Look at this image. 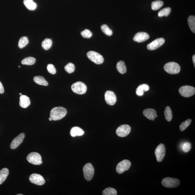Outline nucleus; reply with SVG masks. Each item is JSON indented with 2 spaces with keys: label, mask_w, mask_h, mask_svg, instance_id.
<instances>
[{
  "label": "nucleus",
  "mask_w": 195,
  "mask_h": 195,
  "mask_svg": "<svg viewBox=\"0 0 195 195\" xmlns=\"http://www.w3.org/2000/svg\"><path fill=\"white\" fill-rule=\"evenodd\" d=\"M84 134V131L81 128L77 126H75L72 128L70 131V134L72 137L82 136Z\"/></svg>",
  "instance_id": "obj_19"
},
{
  "label": "nucleus",
  "mask_w": 195,
  "mask_h": 195,
  "mask_svg": "<svg viewBox=\"0 0 195 195\" xmlns=\"http://www.w3.org/2000/svg\"><path fill=\"white\" fill-rule=\"evenodd\" d=\"M165 119L168 122H170L173 118V113L170 107L167 106L164 111Z\"/></svg>",
  "instance_id": "obj_25"
},
{
  "label": "nucleus",
  "mask_w": 195,
  "mask_h": 195,
  "mask_svg": "<svg viewBox=\"0 0 195 195\" xmlns=\"http://www.w3.org/2000/svg\"><path fill=\"white\" fill-rule=\"evenodd\" d=\"M102 31L108 36H111L112 34V31L111 29L106 25L104 24L101 27Z\"/></svg>",
  "instance_id": "obj_33"
},
{
  "label": "nucleus",
  "mask_w": 195,
  "mask_h": 195,
  "mask_svg": "<svg viewBox=\"0 0 195 195\" xmlns=\"http://www.w3.org/2000/svg\"><path fill=\"white\" fill-rule=\"evenodd\" d=\"M67 111L62 107H55L51 110L50 117L52 120L57 121L61 120L66 116Z\"/></svg>",
  "instance_id": "obj_1"
},
{
  "label": "nucleus",
  "mask_w": 195,
  "mask_h": 195,
  "mask_svg": "<svg viewBox=\"0 0 195 195\" xmlns=\"http://www.w3.org/2000/svg\"><path fill=\"white\" fill-rule=\"evenodd\" d=\"M27 159L29 163L33 164L39 165L43 163L41 156L37 152L30 153L28 155Z\"/></svg>",
  "instance_id": "obj_6"
},
{
  "label": "nucleus",
  "mask_w": 195,
  "mask_h": 195,
  "mask_svg": "<svg viewBox=\"0 0 195 195\" xmlns=\"http://www.w3.org/2000/svg\"><path fill=\"white\" fill-rule=\"evenodd\" d=\"M193 64H194V67L195 66V55H194L193 57Z\"/></svg>",
  "instance_id": "obj_40"
},
{
  "label": "nucleus",
  "mask_w": 195,
  "mask_h": 195,
  "mask_svg": "<svg viewBox=\"0 0 195 195\" xmlns=\"http://www.w3.org/2000/svg\"><path fill=\"white\" fill-rule=\"evenodd\" d=\"M143 115L150 120H154L157 117L156 111L152 108H147L143 111Z\"/></svg>",
  "instance_id": "obj_17"
},
{
  "label": "nucleus",
  "mask_w": 195,
  "mask_h": 195,
  "mask_svg": "<svg viewBox=\"0 0 195 195\" xmlns=\"http://www.w3.org/2000/svg\"><path fill=\"white\" fill-rule=\"evenodd\" d=\"M83 171L84 177L86 180L90 181L93 177L94 169L93 166L90 163H87L84 166Z\"/></svg>",
  "instance_id": "obj_4"
},
{
  "label": "nucleus",
  "mask_w": 195,
  "mask_h": 195,
  "mask_svg": "<svg viewBox=\"0 0 195 195\" xmlns=\"http://www.w3.org/2000/svg\"><path fill=\"white\" fill-rule=\"evenodd\" d=\"M49 120H50V121H52V119L50 117H49Z\"/></svg>",
  "instance_id": "obj_41"
},
{
  "label": "nucleus",
  "mask_w": 195,
  "mask_h": 195,
  "mask_svg": "<svg viewBox=\"0 0 195 195\" xmlns=\"http://www.w3.org/2000/svg\"><path fill=\"white\" fill-rule=\"evenodd\" d=\"M105 98L106 103L110 106L115 105L117 101L115 93L111 91H108L105 93Z\"/></svg>",
  "instance_id": "obj_14"
},
{
  "label": "nucleus",
  "mask_w": 195,
  "mask_h": 195,
  "mask_svg": "<svg viewBox=\"0 0 195 195\" xmlns=\"http://www.w3.org/2000/svg\"><path fill=\"white\" fill-rule=\"evenodd\" d=\"M171 8L169 7H168L165 8L160 10L158 15L160 17L168 16L171 13Z\"/></svg>",
  "instance_id": "obj_30"
},
{
  "label": "nucleus",
  "mask_w": 195,
  "mask_h": 195,
  "mask_svg": "<svg viewBox=\"0 0 195 195\" xmlns=\"http://www.w3.org/2000/svg\"><path fill=\"white\" fill-rule=\"evenodd\" d=\"M19 67L20 68V66H19Z\"/></svg>",
  "instance_id": "obj_44"
},
{
  "label": "nucleus",
  "mask_w": 195,
  "mask_h": 195,
  "mask_svg": "<svg viewBox=\"0 0 195 195\" xmlns=\"http://www.w3.org/2000/svg\"><path fill=\"white\" fill-rule=\"evenodd\" d=\"M52 40L49 38L45 39L42 42V46L45 50H48L52 47Z\"/></svg>",
  "instance_id": "obj_27"
},
{
  "label": "nucleus",
  "mask_w": 195,
  "mask_h": 195,
  "mask_svg": "<svg viewBox=\"0 0 195 195\" xmlns=\"http://www.w3.org/2000/svg\"><path fill=\"white\" fill-rule=\"evenodd\" d=\"M17 195H23V194H17Z\"/></svg>",
  "instance_id": "obj_42"
},
{
  "label": "nucleus",
  "mask_w": 195,
  "mask_h": 195,
  "mask_svg": "<svg viewBox=\"0 0 195 195\" xmlns=\"http://www.w3.org/2000/svg\"><path fill=\"white\" fill-rule=\"evenodd\" d=\"M75 66L73 63H69L65 66V69L68 73H71L75 71Z\"/></svg>",
  "instance_id": "obj_35"
},
{
  "label": "nucleus",
  "mask_w": 195,
  "mask_h": 195,
  "mask_svg": "<svg viewBox=\"0 0 195 195\" xmlns=\"http://www.w3.org/2000/svg\"><path fill=\"white\" fill-rule=\"evenodd\" d=\"M117 191L112 188H108L105 189L102 192L103 195H117Z\"/></svg>",
  "instance_id": "obj_32"
},
{
  "label": "nucleus",
  "mask_w": 195,
  "mask_h": 195,
  "mask_svg": "<svg viewBox=\"0 0 195 195\" xmlns=\"http://www.w3.org/2000/svg\"><path fill=\"white\" fill-rule=\"evenodd\" d=\"M166 154V147L163 143H161L156 148L155 154L158 162H161L164 159Z\"/></svg>",
  "instance_id": "obj_9"
},
{
  "label": "nucleus",
  "mask_w": 195,
  "mask_h": 195,
  "mask_svg": "<svg viewBox=\"0 0 195 195\" xmlns=\"http://www.w3.org/2000/svg\"><path fill=\"white\" fill-rule=\"evenodd\" d=\"M179 93L184 97H191L195 94V89L194 87L190 86H182L179 89Z\"/></svg>",
  "instance_id": "obj_8"
},
{
  "label": "nucleus",
  "mask_w": 195,
  "mask_h": 195,
  "mask_svg": "<svg viewBox=\"0 0 195 195\" xmlns=\"http://www.w3.org/2000/svg\"><path fill=\"white\" fill-rule=\"evenodd\" d=\"M150 37L148 33L144 32H138L135 34L133 40L138 43H142L148 40Z\"/></svg>",
  "instance_id": "obj_16"
},
{
  "label": "nucleus",
  "mask_w": 195,
  "mask_h": 195,
  "mask_svg": "<svg viewBox=\"0 0 195 195\" xmlns=\"http://www.w3.org/2000/svg\"><path fill=\"white\" fill-rule=\"evenodd\" d=\"M4 93V88L2 83L0 81V94H2Z\"/></svg>",
  "instance_id": "obj_39"
},
{
  "label": "nucleus",
  "mask_w": 195,
  "mask_h": 195,
  "mask_svg": "<svg viewBox=\"0 0 195 195\" xmlns=\"http://www.w3.org/2000/svg\"><path fill=\"white\" fill-rule=\"evenodd\" d=\"M165 41V40L163 38H157L147 45V49L150 50H156L164 44Z\"/></svg>",
  "instance_id": "obj_13"
},
{
  "label": "nucleus",
  "mask_w": 195,
  "mask_h": 195,
  "mask_svg": "<svg viewBox=\"0 0 195 195\" xmlns=\"http://www.w3.org/2000/svg\"><path fill=\"white\" fill-rule=\"evenodd\" d=\"M164 3L161 1H153L152 3V8L153 10H157L163 6Z\"/></svg>",
  "instance_id": "obj_31"
},
{
  "label": "nucleus",
  "mask_w": 195,
  "mask_h": 195,
  "mask_svg": "<svg viewBox=\"0 0 195 195\" xmlns=\"http://www.w3.org/2000/svg\"><path fill=\"white\" fill-rule=\"evenodd\" d=\"M164 69L167 73L170 74H176L180 71V66L178 63L174 62L166 63L164 65Z\"/></svg>",
  "instance_id": "obj_2"
},
{
  "label": "nucleus",
  "mask_w": 195,
  "mask_h": 195,
  "mask_svg": "<svg viewBox=\"0 0 195 195\" xmlns=\"http://www.w3.org/2000/svg\"><path fill=\"white\" fill-rule=\"evenodd\" d=\"M191 120L190 119H187L185 122L182 123L180 126V129L181 131H183L188 127L191 124Z\"/></svg>",
  "instance_id": "obj_34"
},
{
  "label": "nucleus",
  "mask_w": 195,
  "mask_h": 195,
  "mask_svg": "<svg viewBox=\"0 0 195 195\" xmlns=\"http://www.w3.org/2000/svg\"><path fill=\"white\" fill-rule=\"evenodd\" d=\"M188 23L190 28L193 33H195V17L194 16H190L188 18Z\"/></svg>",
  "instance_id": "obj_26"
},
{
  "label": "nucleus",
  "mask_w": 195,
  "mask_h": 195,
  "mask_svg": "<svg viewBox=\"0 0 195 195\" xmlns=\"http://www.w3.org/2000/svg\"><path fill=\"white\" fill-rule=\"evenodd\" d=\"M19 94H20V96L22 95V93H20Z\"/></svg>",
  "instance_id": "obj_43"
},
{
  "label": "nucleus",
  "mask_w": 195,
  "mask_h": 195,
  "mask_svg": "<svg viewBox=\"0 0 195 195\" xmlns=\"http://www.w3.org/2000/svg\"><path fill=\"white\" fill-rule=\"evenodd\" d=\"M131 165V161L128 160H124L117 164L116 171L119 174H122L129 169Z\"/></svg>",
  "instance_id": "obj_10"
},
{
  "label": "nucleus",
  "mask_w": 195,
  "mask_h": 195,
  "mask_svg": "<svg viewBox=\"0 0 195 195\" xmlns=\"http://www.w3.org/2000/svg\"><path fill=\"white\" fill-rule=\"evenodd\" d=\"M34 81L38 85L47 86L48 85V82L46 81L43 77L41 76H35L34 77Z\"/></svg>",
  "instance_id": "obj_23"
},
{
  "label": "nucleus",
  "mask_w": 195,
  "mask_h": 195,
  "mask_svg": "<svg viewBox=\"0 0 195 195\" xmlns=\"http://www.w3.org/2000/svg\"><path fill=\"white\" fill-rule=\"evenodd\" d=\"M29 43V40L27 37H22L19 41L18 46L19 48L22 49L26 46Z\"/></svg>",
  "instance_id": "obj_28"
},
{
  "label": "nucleus",
  "mask_w": 195,
  "mask_h": 195,
  "mask_svg": "<svg viewBox=\"0 0 195 195\" xmlns=\"http://www.w3.org/2000/svg\"><path fill=\"white\" fill-rule=\"evenodd\" d=\"M71 89L73 92L78 94H85L87 91V87L85 84L81 82H77L72 85Z\"/></svg>",
  "instance_id": "obj_5"
},
{
  "label": "nucleus",
  "mask_w": 195,
  "mask_h": 195,
  "mask_svg": "<svg viewBox=\"0 0 195 195\" xmlns=\"http://www.w3.org/2000/svg\"><path fill=\"white\" fill-rule=\"evenodd\" d=\"M117 68L119 73L122 74L125 73L126 72V68L124 61H120L117 63Z\"/></svg>",
  "instance_id": "obj_22"
},
{
  "label": "nucleus",
  "mask_w": 195,
  "mask_h": 195,
  "mask_svg": "<svg viewBox=\"0 0 195 195\" xmlns=\"http://www.w3.org/2000/svg\"><path fill=\"white\" fill-rule=\"evenodd\" d=\"M9 173L8 169L3 168L0 171V185L6 180Z\"/></svg>",
  "instance_id": "obj_21"
},
{
  "label": "nucleus",
  "mask_w": 195,
  "mask_h": 195,
  "mask_svg": "<svg viewBox=\"0 0 195 195\" xmlns=\"http://www.w3.org/2000/svg\"><path fill=\"white\" fill-rule=\"evenodd\" d=\"M24 4L26 7L30 10H34L37 7L36 3L33 2V0H24Z\"/></svg>",
  "instance_id": "obj_24"
},
{
  "label": "nucleus",
  "mask_w": 195,
  "mask_h": 195,
  "mask_svg": "<svg viewBox=\"0 0 195 195\" xmlns=\"http://www.w3.org/2000/svg\"><path fill=\"white\" fill-rule=\"evenodd\" d=\"M131 131V127L127 124L119 126L116 130V133L119 137H124L128 136Z\"/></svg>",
  "instance_id": "obj_11"
},
{
  "label": "nucleus",
  "mask_w": 195,
  "mask_h": 195,
  "mask_svg": "<svg viewBox=\"0 0 195 195\" xmlns=\"http://www.w3.org/2000/svg\"><path fill=\"white\" fill-rule=\"evenodd\" d=\"M21 107L23 108H28L31 104V101L28 96L25 95L21 96L20 98V103Z\"/></svg>",
  "instance_id": "obj_18"
},
{
  "label": "nucleus",
  "mask_w": 195,
  "mask_h": 195,
  "mask_svg": "<svg viewBox=\"0 0 195 195\" xmlns=\"http://www.w3.org/2000/svg\"><path fill=\"white\" fill-rule=\"evenodd\" d=\"M47 69L49 73L52 75L56 73V69L53 65L49 64L47 66Z\"/></svg>",
  "instance_id": "obj_38"
},
{
  "label": "nucleus",
  "mask_w": 195,
  "mask_h": 195,
  "mask_svg": "<svg viewBox=\"0 0 195 195\" xmlns=\"http://www.w3.org/2000/svg\"><path fill=\"white\" fill-rule=\"evenodd\" d=\"M149 87L146 84H141L138 86L136 89V93L138 96H141L143 95L144 92H147L149 90Z\"/></svg>",
  "instance_id": "obj_20"
},
{
  "label": "nucleus",
  "mask_w": 195,
  "mask_h": 195,
  "mask_svg": "<svg viewBox=\"0 0 195 195\" xmlns=\"http://www.w3.org/2000/svg\"><path fill=\"white\" fill-rule=\"evenodd\" d=\"M36 59L32 57H27L22 61V64L23 65H32L36 62Z\"/></svg>",
  "instance_id": "obj_29"
},
{
  "label": "nucleus",
  "mask_w": 195,
  "mask_h": 195,
  "mask_svg": "<svg viewBox=\"0 0 195 195\" xmlns=\"http://www.w3.org/2000/svg\"><path fill=\"white\" fill-rule=\"evenodd\" d=\"M25 136V134L24 133H22L14 139L10 144V148L12 149H15L18 147L23 141Z\"/></svg>",
  "instance_id": "obj_15"
},
{
  "label": "nucleus",
  "mask_w": 195,
  "mask_h": 195,
  "mask_svg": "<svg viewBox=\"0 0 195 195\" xmlns=\"http://www.w3.org/2000/svg\"><path fill=\"white\" fill-rule=\"evenodd\" d=\"M161 184L164 187L173 188L178 187L180 185V181L177 179L167 177L163 179Z\"/></svg>",
  "instance_id": "obj_3"
},
{
  "label": "nucleus",
  "mask_w": 195,
  "mask_h": 195,
  "mask_svg": "<svg viewBox=\"0 0 195 195\" xmlns=\"http://www.w3.org/2000/svg\"><path fill=\"white\" fill-rule=\"evenodd\" d=\"M81 35L84 38H90L92 36V33L88 29H85L81 32Z\"/></svg>",
  "instance_id": "obj_36"
},
{
  "label": "nucleus",
  "mask_w": 195,
  "mask_h": 195,
  "mask_svg": "<svg viewBox=\"0 0 195 195\" xmlns=\"http://www.w3.org/2000/svg\"><path fill=\"white\" fill-rule=\"evenodd\" d=\"M191 148V144L189 142H186L182 145V150L184 152H188L190 150Z\"/></svg>",
  "instance_id": "obj_37"
},
{
  "label": "nucleus",
  "mask_w": 195,
  "mask_h": 195,
  "mask_svg": "<svg viewBox=\"0 0 195 195\" xmlns=\"http://www.w3.org/2000/svg\"><path fill=\"white\" fill-rule=\"evenodd\" d=\"M29 179L31 183L37 185H43L45 183V181L43 177L38 174H32L30 176Z\"/></svg>",
  "instance_id": "obj_12"
},
{
  "label": "nucleus",
  "mask_w": 195,
  "mask_h": 195,
  "mask_svg": "<svg viewBox=\"0 0 195 195\" xmlns=\"http://www.w3.org/2000/svg\"><path fill=\"white\" fill-rule=\"evenodd\" d=\"M88 58L96 64H100L104 62L103 56L98 52L94 51H90L87 54Z\"/></svg>",
  "instance_id": "obj_7"
}]
</instances>
